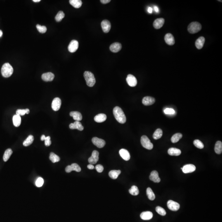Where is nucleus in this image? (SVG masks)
I'll return each instance as SVG.
<instances>
[{"mask_svg":"<svg viewBox=\"0 0 222 222\" xmlns=\"http://www.w3.org/2000/svg\"><path fill=\"white\" fill-rule=\"evenodd\" d=\"M34 141V137L33 135H29L28 137L24 141L23 145L25 146H28L31 144Z\"/></svg>","mask_w":222,"mask_h":222,"instance_id":"obj_32","label":"nucleus"},{"mask_svg":"<svg viewBox=\"0 0 222 222\" xmlns=\"http://www.w3.org/2000/svg\"><path fill=\"white\" fill-rule=\"evenodd\" d=\"M30 113V110L29 109H19L16 111V115L20 116L24 115L26 113L29 114Z\"/></svg>","mask_w":222,"mask_h":222,"instance_id":"obj_39","label":"nucleus"},{"mask_svg":"<svg viewBox=\"0 0 222 222\" xmlns=\"http://www.w3.org/2000/svg\"><path fill=\"white\" fill-rule=\"evenodd\" d=\"M99 160V152L94 150L92 152L91 156L89 158L88 161L90 164H95L97 163Z\"/></svg>","mask_w":222,"mask_h":222,"instance_id":"obj_10","label":"nucleus"},{"mask_svg":"<svg viewBox=\"0 0 222 222\" xmlns=\"http://www.w3.org/2000/svg\"><path fill=\"white\" fill-rule=\"evenodd\" d=\"M113 113L116 119L118 122L122 124L125 123L126 121V118L122 109L118 106L115 107L113 108Z\"/></svg>","mask_w":222,"mask_h":222,"instance_id":"obj_1","label":"nucleus"},{"mask_svg":"<svg viewBox=\"0 0 222 222\" xmlns=\"http://www.w3.org/2000/svg\"><path fill=\"white\" fill-rule=\"evenodd\" d=\"M146 194L148 196V198L150 200H154L156 198L155 194L153 192V191L150 187H148L146 190Z\"/></svg>","mask_w":222,"mask_h":222,"instance_id":"obj_34","label":"nucleus"},{"mask_svg":"<svg viewBox=\"0 0 222 222\" xmlns=\"http://www.w3.org/2000/svg\"><path fill=\"white\" fill-rule=\"evenodd\" d=\"M61 101L59 98H56L53 99L51 104V107L54 111H57L60 109Z\"/></svg>","mask_w":222,"mask_h":222,"instance_id":"obj_11","label":"nucleus"},{"mask_svg":"<svg viewBox=\"0 0 222 222\" xmlns=\"http://www.w3.org/2000/svg\"><path fill=\"white\" fill-rule=\"evenodd\" d=\"M205 38L203 37H200L197 39L196 41V43H195L197 48L198 49H202L204 43H205Z\"/></svg>","mask_w":222,"mask_h":222,"instance_id":"obj_25","label":"nucleus"},{"mask_svg":"<svg viewBox=\"0 0 222 222\" xmlns=\"http://www.w3.org/2000/svg\"><path fill=\"white\" fill-rule=\"evenodd\" d=\"M162 135H163V131L161 129L158 128L153 133V138L154 139L157 140L161 138Z\"/></svg>","mask_w":222,"mask_h":222,"instance_id":"obj_35","label":"nucleus"},{"mask_svg":"<svg viewBox=\"0 0 222 222\" xmlns=\"http://www.w3.org/2000/svg\"><path fill=\"white\" fill-rule=\"evenodd\" d=\"M167 206L169 209L172 211H177L180 208V204L177 202L172 200H170L167 201Z\"/></svg>","mask_w":222,"mask_h":222,"instance_id":"obj_6","label":"nucleus"},{"mask_svg":"<svg viewBox=\"0 0 222 222\" xmlns=\"http://www.w3.org/2000/svg\"><path fill=\"white\" fill-rule=\"evenodd\" d=\"M120 173H121V171L120 170H113L109 172V175L111 179H116L117 178Z\"/></svg>","mask_w":222,"mask_h":222,"instance_id":"obj_28","label":"nucleus"},{"mask_svg":"<svg viewBox=\"0 0 222 222\" xmlns=\"http://www.w3.org/2000/svg\"><path fill=\"white\" fill-rule=\"evenodd\" d=\"M122 48L121 44L118 43H115L112 44L110 46V50L113 52L117 53L120 51Z\"/></svg>","mask_w":222,"mask_h":222,"instance_id":"obj_21","label":"nucleus"},{"mask_svg":"<svg viewBox=\"0 0 222 222\" xmlns=\"http://www.w3.org/2000/svg\"><path fill=\"white\" fill-rule=\"evenodd\" d=\"M182 137V134L180 133H177L173 135L171 138V141L173 143H176Z\"/></svg>","mask_w":222,"mask_h":222,"instance_id":"obj_37","label":"nucleus"},{"mask_svg":"<svg viewBox=\"0 0 222 222\" xmlns=\"http://www.w3.org/2000/svg\"><path fill=\"white\" fill-rule=\"evenodd\" d=\"M3 35V32L1 30H0V37H1Z\"/></svg>","mask_w":222,"mask_h":222,"instance_id":"obj_54","label":"nucleus"},{"mask_svg":"<svg viewBox=\"0 0 222 222\" xmlns=\"http://www.w3.org/2000/svg\"><path fill=\"white\" fill-rule=\"evenodd\" d=\"M69 127L71 129H77L79 131H82L84 127L79 122L75 121L74 123H70L69 125Z\"/></svg>","mask_w":222,"mask_h":222,"instance_id":"obj_16","label":"nucleus"},{"mask_svg":"<svg viewBox=\"0 0 222 222\" xmlns=\"http://www.w3.org/2000/svg\"><path fill=\"white\" fill-rule=\"evenodd\" d=\"M12 120L13 124L16 127H18L21 124V118L20 116L17 115H15L13 116Z\"/></svg>","mask_w":222,"mask_h":222,"instance_id":"obj_29","label":"nucleus"},{"mask_svg":"<svg viewBox=\"0 0 222 222\" xmlns=\"http://www.w3.org/2000/svg\"><path fill=\"white\" fill-rule=\"evenodd\" d=\"M70 115L73 117V119L76 121L79 122L82 119V115L81 113L77 111H73L70 112Z\"/></svg>","mask_w":222,"mask_h":222,"instance_id":"obj_24","label":"nucleus"},{"mask_svg":"<svg viewBox=\"0 0 222 222\" xmlns=\"http://www.w3.org/2000/svg\"><path fill=\"white\" fill-rule=\"evenodd\" d=\"M193 144L197 148L199 149H202L204 147L203 143L198 139L194 140L193 142Z\"/></svg>","mask_w":222,"mask_h":222,"instance_id":"obj_41","label":"nucleus"},{"mask_svg":"<svg viewBox=\"0 0 222 222\" xmlns=\"http://www.w3.org/2000/svg\"><path fill=\"white\" fill-rule=\"evenodd\" d=\"M87 167L89 170H93V169H94V166L92 164H89V165H88Z\"/></svg>","mask_w":222,"mask_h":222,"instance_id":"obj_49","label":"nucleus"},{"mask_svg":"<svg viewBox=\"0 0 222 222\" xmlns=\"http://www.w3.org/2000/svg\"><path fill=\"white\" fill-rule=\"evenodd\" d=\"M44 184L43 179L41 177H39L37 179L36 182V185L38 187L42 186Z\"/></svg>","mask_w":222,"mask_h":222,"instance_id":"obj_44","label":"nucleus"},{"mask_svg":"<svg viewBox=\"0 0 222 222\" xmlns=\"http://www.w3.org/2000/svg\"><path fill=\"white\" fill-rule=\"evenodd\" d=\"M154 10H155V11H156V12H159V9H158V8L157 6H154Z\"/></svg>","mask_w":222,"mask_h":222,"instance_id":"obj_51","label":"nucleus"},{"mask_svg":"<svg viewBox=\"0 0 222 222\" xmlns=\"http://www.w3.org/2000/svg\"><path fill=\"white\" fill-rule=\"evenodd\" d=\"M153 214L151 211H144L140 214V217L143 220H149L153 218Z\"/></svg>","mask_w":222,"mask_h":222,"instance_id":"obj_23","label":"nucleus"},{"mask_svg":"<svg viewBox=\"0 0 222 222\" xmlns=\"http://www.w3.org/2000/svg\"><path fill=\"white\" fill-rule=\"evenodd\" d=\"M70 5L76 8H79L82 6V1L80 0H70L69 1Z\"/></svg>","mask_w":222,"mask_h":222,"instance_id":"obj_31","label":"nucleus"},{"mask_svg":"<svg viewBox=\"0 0 222 222\" xmlns=\"http://www.w3.org/2000/svg\"><path fill=\"white\" fill-rule=\"evenodd\" d=\"M164 113L167 115H173L175 112L174 110L172 108H166L164 110Z\"/></svg>","mask_w":222,"mask_h":222,"instance_id":"obj_45","label":"nucleus"},{"mask_svg":"<svg viewBox=\"0 0 222 222\" xmlns=\"http://www.w3.org/2000/svg\"><path fill=\"white\" fill-rule=\"evenodd\" d=\"M92 142L93 144L99 148H102L105 145V142L103 139L97 137L92 138Z\"/></svg>","mask_w":222,"mask_h":222,"instance_id":"obj_7","label":"nucleus"},{"mask_svg":"<svg viewBox=\"0 0 222 222\" xmlns=\"http://www.w3.org/2000/svg\"><path fill=\"white\" fill-rule=\"evenodd\" d=\"M44 144L46 146H50L51 144V141L50 137L48 136L46 137L44 139Z\"/></svg>","mask_w":222,"mask_h":222,"instance_id":"obj_46","label":"nucleus"},{"mask_svg":"<svg viewBox=\"0 0 222 222\" xmlns=\"http://www.w3.org/2000/svg\"><path fill=\"white\" fill-rule=\"evenodd\" d=\"M110 0H101L100 2L103 4H107L110 2Z\"/></svg>","mask_w":222,"mask_h":222,"instance_id":"obj_48","label":"nucleus"},{"mask_svg":"<svg viewBox=\"0 0 222 222\" xmlns=\"http://www.w3.org/2000/svg\"><path fill=\"white\" fill-rule=\"evenodd\" d=\"M214 149L217 154H221L222 152V143L221 141H218L216 142Z\"/></svg>","mask_w":222,"mask_h":222,"instance_id":"obj_30","label":"nucleus"},{"mask_svg":"<svg viewBox=\"0 0 222 222\" xmlns=\"http://www.w3.org/2000/svg\"><path fill=\"white\" fill-rule=\"evenodd\" d=\"M141 143L143 147L148 150H151L153 147V144L151 142L149 138L146 135H143L142 137Z\"/></svg>","mask_w":222,"mask_h":222,"instance_id":"obj_5","label":"nucleus"},{"mask_svg":"<svg viewBox=\"0 0 222 222\" xmlns=\"http://www.w3.org/2000/svg\"><path fill=\"white\" fill-rule=\"evenodd\" d=\"M119 154L120 156L122 157L123 160L125 161H128L130 159V156L129 152L126 149H120L119 151Z\"/></svg>","mask_w":222,"mask_h":222,"instance_id":"obj_20","label":"nucleus"},{"mask_svg":"<svg viewBox=\"0 0 222 222\" xmlns=\"http://www.w3.org/2000/svg\"><path fill=\"white\" fill-rule=\"evenodd\" d=\"M126 81L128 85L131 87H134L137 84V81L136 78L134 76L131 74L127 75Z\"/></svg>","mask_w":222,"mask_h":222,"instance_id":"obj_9","label":"nucleus"},{"mask_svg":"<svg viewBox=\"0 0 222 222\" xmlns=\"http://www.w3.org/2000/svg\"><path fill=\"white\" fill-rule=\"evenodd\" d=\"M149 179L151 181L155 183H159L160 181V179L159 177L158 173L156 170L151 172L149 176Z\"/></svg>","mask_w":222,"mask_h":222,"instance_id":"obj_22","label":"nucleus"},{"mask_svg":"<svg viewBox=\"0 0 222 222\" xmlns=\"http://www.w3.org/2000/svg\"><path fill=\"white\" fill-rule=\"evenodd\" d=\"M129 192L132 196H136L139 193V191L136 186H133L131 187V189H130Z\"/></svg>","mask_w":222,"mask_h":222,"instance_id":"obj_38","label":"nucleus"},{"mask_svg":"<svg viewBox=\"0 0 222 222\" xmlns=\"http://www.w3.org/2000/svg\"><path fill=\"white\" fill-rule=\"evenodd\" d=\"M33 1L34 2H36V3H38V2H39L41 1V0H33Z\"/></svg>","mask_w":222,"mask_h":222,"instance_id":"obj_53","label":"nucleus"},{"mask_svg":"<svg viewBox=\"0 0 222 222\" xmlns=\"http://www.w3.org/2000/svg\"><path fill=\"white\" fill-rule=\"evenodd\" d=\"M142 102L143 105H151L155 103V99L153 97L146 96L143 98Z\"/></svg>","mask_w":222,"mask_h":222,"instance_id":"obj_18","label":"nucleus"},{"mask_svg":"<svg viewBox=\"0 0 222 222\" xmlns=\"http://www.w3.org/2000/svg\"><path fill=\"white\" fill-rule=\"evenodd\" d=\"M94 119L96 122H103L107 119V116L104 113H99L95 116Z\"/></svg>","mask_w":222,"mask_h":222,"instance_id":"obj_27","label":"nucleus"},{"mask_svg":"<svg viewBox=\"0 0 222 222\" xmlns=\"http://www.w3.org/2000/svg\"><path fill=\"white\" fill-rule=\"evenodd\" d=\"M79 48V43L76 40H72L70 42L68 46V49L70 52L74 53Z\"/></svg>","mask_w":222,"mask_h":222,"instance_id":"obj_8","label":"nucleus"},{"mask_svg":"<svg viewBox=\"0 0 222 222\" xmlns=\"http://www.w3.org/2000/svg\"><path fill=\"white\" fill-rule=\"evenodd\" d=\"M12 151L10 149H8L5 151L3 156V159L5 162H6L9 160L10 157L12 153Z\"/></svg>","mask_w":222,"mask_h":222,"instance_id":"obj_33","label":"nucleus"},{"mask_svg":"<svg viewBox=\"0 0 222 222\" xmlns=\"http://www.w3.org/2000/svg\"><path fill=\"white\" fill-rule=\"evenodd\" d=\"M49 159L53 163H55L59 162L60 160V158L54 153L51 152L50 153Z\"/></svg>","mask_w":222,"mask_h":222,"instance_id":"obj_36","label":"nucleus"},{"mask_svg":"<svg viewBox=\"0 0 222 222\" xmlns=\"http://www.w3.org/2000/svg\"><path fill=\"white\" fill-rule=\"evenodd\" d=\"M84 76L87 86L93 87L96 83V79L93 73L89 71H85Z\"/></svg>","mask_w":222,"mask_h":222,"instance_id":"obj_3","label":"nucleus"},{"mask_svg":"<svg viewBox=\"0 0 222 222\" xmlns=\"http://www.w3.org/2000/svg\"><path fill=\"white\" fill-rule=\"evenodd\" d=\"M156 210L158 214L162 216H165L166 215V211H165L164 208L160 207V206H157L156 208Z\"/></svg>","mask_w":222,"mask_h":222,"instance_id":"obj_42","label":"nucleus"},{"mask_svg":"<svg viewBox=\"0 0 222 222\" xmlns=\"http://www.w3.org/2000/svg\"><path fill=\"white\" fill-rule=\"evenodd\" d=\"M101 26L102 27V29L104 33H107L110 31L111 24L110 21L107 20H104L102 21L101 24Z\"/></svg>","mask_w":222,"mask_h":222,"instance_id":"obj_13","label":"nucleus"},{"mask_svg":"<svg viewBox=\"0 0 222 222\" xmlns=\"http://www.w3.org/2000/svg\"><path fill=\"white\" fill-rule=\"evenodd\" d=\"M13 68L9 63L3 64L1 68V72L3 77H9L13 74Z\"/></svg>","mask_w":222,"mask_h":222,"instance_id":"obj_2","label":"nucleus"},{"mask_svg":"<svg viewBox=\"0 0 222 222\" xmlns=\"http://www.w3.org/2000/svg\"><path fill=\"white\" fill-rule=\"evenodd\" d=\"M168 153L169 155L172 156H179L181 153L180 149L175 148H171L168 150Z\"/></svg>","mask_w":222,"mask_h":222,"instance_id":"obj_26","label":"nucleus"},{"mask_svg":"<svg viewBox=\"0 0 222 222\" xmlns=\"http://www.w3.org/2000/svg\"><path fill=\"white\" fill-rule=\"evenodd\" d=\"M152 11H153V10H152V8L151 7H149L148 9V12L149 13H152Z\"/></svg>","mask_w":222,"mask_h":222,"instance_id":"obj_50","label":"nucleus"},{"mask_svg":"<svg viewBox=\"0 0 222 222\" xmlns=\"http://www.w3.org/2000/svg\"><path fill=\"white\" fill-rule=\"evenodd\" d=\"M45 138V136L44 134H43V135L41 137V140L42 141H44Z\"/></svg>","mask_w":222,"mask_h":222,"instance_id":"obj_52","label":"nucleus"},{"mask_svg":"<svg viewBox=\"0 0 222 222\" xmlns=\"http://www.w3.org/2000/svg\"><path fill=\"white\" fill-rule=\"evenodd\" d=\"M165 41L169 45H173L175 43L174 38L171 33H167L165 36Z\"/></svg>","mask_w":222,"mask_h":222,"instance_id":"obj_19","label":"nucleus"},{"mask_svg":"<svg viewBox=\"0 0 222 222\" xmlns=\"http://www.w3.org/2000/svg\"><path fill=\"white\" fill-rule=\"evenodd\" d=\"M64 17H65V14L64 12L63 11H60L56 15L55 19L56 22H60L63 19Z\"/></svg>","mask_w":222,"mask_h":222,"instance_id":"obj_40","label":"nucleus"},{"mask_svg":"<svg viewBox=\"0 0 222 222\" xmlns=\"http://www.w3.org/2000/svg\"><path fill=\"white\" fill-rule=\"evenodd\" d=\"M36 28L39 33H46L47 30L46 27L44 26H41L40 25L37 24L36 25Z\"/></svg>","mask_w":222,"mask_h":222,"instance_id":"obj_43","label":"nucleus"},{"mask_svg":"<svg viewBox=\"0 0 222 222\" xmlns=\"http://www.w3.org/2000/svg\"><path fill=\"white\" fill-rule=\"evenodd\" d=\"M96 171L99 173H101L103 172L104 167L103 165H98L95 167Z\"/></svg>","mask_w":222,"mask_h":222,"instance_id":"obj_47","label":"nucleus"},{"mask_svg":"<svg viewBox=\"0 0 222 222\" xmlns=\"http://www.w3.org/2000/svg\"><path fill=\"white\" fill-rule=\"evenodd\" d=\"M72 171H75L77 172H81V167L78 164L73 163L70 165H68L65 168V171L66 172L70 173Z\"/></svg>","mask_w":222,"mask_h":222,"instance_id":"obj_12","label":"nucleus"},{"mask_svg":"<svg viewBox=\"0 0 222 222\" xmlns=\"http://www.w3.org/2000/svg\"><path fill=\"white\" fill-rule=\"evenodd\" d=\"M165 23V19L163 18H158L153 22V26L156 29H160L162 28Z\"/></svg>","mask_w":222,"mask_h":222,"instance_id":"obj_17","label":"nucleus"},{"mask_svg":"<svg viewBox=\"0 0 222 222\" xmlns=\"http://www.w3.org/2000/svg\"><path fill=\"white\" fill-rule=\"evenodd\" d=\"M196 170V166L192 164H187V165H185L183 167L182 169L183 172L185 174L192 172H194Z\"/></svg>","mask_w":222,"mask_h":222,"instance_id":"obj_14","label":"nucleus"},{"mask_svg":"<svg viewBox=\"0 0 222 222\" xmlns=\"http://www.w3.org/2000/svg\"><path fill=\"white\" fill-rule=\"evenodd\" d=\"M54 77V74L52 72H46L42 75V79L45 82H51L53 80Z\"/></svg>","mask_w":222,"mask_h":222,"instance_id":"obj_15","label":"nucleus"},{"mask_svg":"<svg viewBox=\"0 0 222 222\" xmlns=\"http://www.w3.org/2000/svg\"><path fill=\"white\" fill-rule=\"evenodd\" d=\"M201 29V25L197 22H192L189 25L187 30L190 33L194 34L197 33Z\"/></svg>","mask_w":222,"mask_h":222,"instance_id":"obj_4","label":"nucleus"}]
</instances>
